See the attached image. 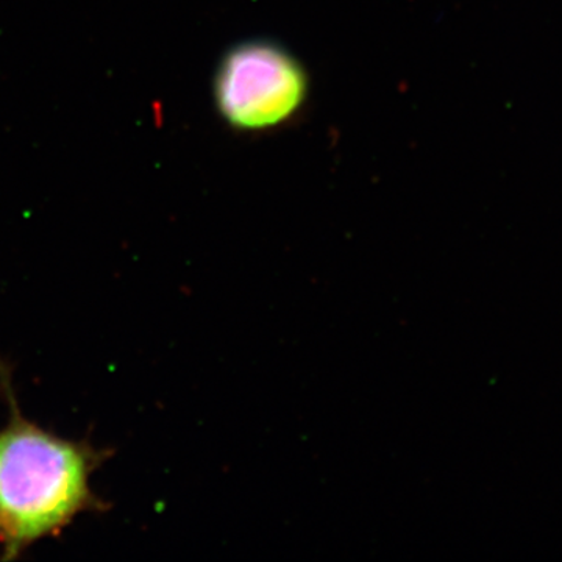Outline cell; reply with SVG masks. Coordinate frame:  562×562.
<instances>
[{"instance_id":"6da1fadb","label":"cell","mask_w":562,"mask_h":562,"mask_svg":"<svg viewBox=\"0 0 562 562\" xmlns=\"http://www.w3.org/2000/svg\"><path fill=\"white\" fill-rule=\"evenodd\" d=\"M0 390L10 408L0 430V547L2 561H11L41 539L60 536L80 514L110 508L91 490V476L111 452L52 435L22 416L5 364Z\"/></svg>"},{"instance_id":"7a4b0ae2","label":"cell","mask_w":562,"mask_h":562,"mask_svg":"<svg viewBox=\"0 0 562 562\" xmlns=\"http://www.w3.org/2000/svg\"><path fill=\"white\" fill-rule=\"evenodd\" d=\"M214 102L221 116L243 132L279 127L299 113L308 77L294 55L272 41H246L217 66Z\"/></svg>"}]
</instances>
